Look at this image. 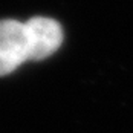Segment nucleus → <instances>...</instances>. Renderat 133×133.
<instances>
[{"instance_id": "1", "label": "nucleus", "mask_w": 133, "mask_h": 133, "mask_svg": "<svg viewBox=\"0 0 133 133\" xmlns=\"http://www.w3.org/2000/svg\"><path fill=\"white\" fill-rule=\"evenodd\" d=\"M61 43L63 29L54 18L0 20V77L14 72L26 61H40L51 57Z\"/></svg>"}]
</instances>
